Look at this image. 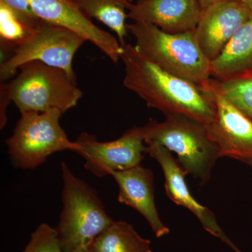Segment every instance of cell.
<instances>
[{"mask_svg": "<svg viewBox=\"0 0 252 252\" xmlns=\"http://www.w3.org/2000/svg\"><path fill=\"white\" fill-rule=\"evenodd\" d=\"M121 59L125 68L124 85L149 107L165 116L181 114L208 125L215 117V103L208 87L203 89L173 75L147 59L135 45L125 43Z\"/></svg>", "mask_w": 252, "mask_h": 252, "instance_id": "6da1fadb", "label": "cell"}, {"mask_svg": "<svg viewBox=\"0 0 252 252\" xmlns=\"http://www.w3.org/2000/svg\"><path fill=\"white\" fill-rule=\"evenodd\" d=\"M127 28L136 48L158 67L202 89L210 85L211 64L198 45L195 31L172 34L140 23Z\"/></svg>", "mask_w": 252, "mask_h": 252, "instance_id": "7a4b0ae2", "label": "cell"}, {"mask_svg": "<svg viewBox=\"0 0 252 252\" xmlns=\"http://www.w3.org/2000/svg\"><path fill=\"white\" fill-rule=\"evenodd\" d=\"M162 122L151 120L142 126L146 144L155 142L177 154V160L186 175H190L201 183L211 177L220 157L218 145L205 124L181 114L165 116Z\"/></svg>", "mask_w": 252, "mask_h": 252, "instance_id": "3957f363", "label": "cell"}, {"mask_svg": "<svg viewBox=\"0 0 252 252\" xmlns=\"http://www.w3.org/2000/svg\"><path fill=\"white\" fill-rule=\"evenodd\" d=\"M63 208L56 229L64 252L88 249L114 220L92 187L63 162Z\"/></svg>", "mask_w": 252, "mask_h": 252, "instance_id": "277c9868", "label": "cell"}, {"mask_svg": "<svg viewBox=\"0 0 252 252\" xmlns=\"http://www.w3.org/2000/svg\"><path fill=\"white\" fill-rule=\"evenodd\" d=\"M18 70L17 77L6 85L10 99L20 112L56 109L63 114L77 106L82 97L77 78L61 68L32 61Z\"/></svg>", "mask_w": 252, "mask_h": 252, "instance_id": "5b68a950", "label": "cell"}, {"mask_svg": "<svg viewBox=\"0 0 252 252\" xmlns=\"http://www.w3.org/2000/svg\"><path fill=\"white\" fill-rule=\"evenodd\" d=\"M14 132L6 141L10 161L15 168L33 170L50 156L69 150L77 152L60 124L62 113L56 109L46 112H22Z\"/></svg>", "mask_w": 252, "mask_h": 252, "instance_id": "8992f818", "label": "cell"}, {"mask_svg": "<svg viewBox=\"0 0 252 252\" xmlns=\"http://www.w3.org/2000/svg\"><path fill=\"white\" fill-rule=\"evenodd\" d=\"M86 41L74 32L40 19L31 37L1 63L0 77L1 80H6L13 77L23 64L40 61L48 65L61 68L71 77L76 78L73 70V59Z\"/></svg>", "mask_w": 252, "mask_h": 252, "instance_id": "52a82bcc", "label": "cell"}, {"mask_svg": "<svg viewBox=\"0 0 252 252\" xmlns=\"http://www.w3.org/2000/svg\"><path fill=\"white\" fill-rule=\"evenodd\" d=\"M75 142L76 153L85 160L84 167L97 177L138 166L147 151L142 127L131 128L110 142H99L89 133L81 134Z\"/></svg>", "mask_w": 252, "mask_h": 252, "instance_id": "ba28073f", "label": "cell"}, {"mask_svg": "<svg viewBox=\"0 0 252 252\" xmlns=\"http://www.w3.org/2000/svg\"><path fill=\"white\" fill-rule=\"evenodd\" d=\"M215 117L206 126L218 145L220 157H228L252 168V122L235 107L210 81Z\"/></svg>", "mask_w": 252, "mask_h": 252, "instance_id": "9c48e42d", "label": "cell"}, {"mask_svg": "<svg viewBox=\"0 0 252 252\" xmlns=\"http://www.w3.org/2000/svg\"><path fill=\"white\" fill-rule=\"evenodd\" d=\"M252 14L242 0H224L202 9L194 31L199 46L210 63L219 57Z\"/></svg>", "mask_w": 252, "mask_h": 252, "instance_id": "30bf717a", "label": "cell"}, {"mask_svg": "<svg viewBox=\"0 0 252 252\" xmlns=\"http://www.w3.org/2000/svg\"><path fill=\"white\" fill-rule=\"evenodd\" d=\"M30 1L39 19L74 32L97 46L112 62L117 63L121 59L122 48L119 39L97 27L69 0Z\"/></svg>", "mask_w": 252, "mask_h": 252, "instance_id": "8fae6325", "label": "cell"}, {"mask_svg": "<svg viewBox=\"0 0 252 252\" xmlns=\"http://www.w3.org/2000/svg\"><path fill=\"white\" fill-rule=\"evenodd\" d=\"M146 144L147 145V153L155 159L161 167L165 177V190L167 197L177 205L190 210L209 233L220 239L233 251L242 252L220 228L215 214L207 207L199 203L191 195L186 183V174L177 159L172 157L171 152L155 142Z\"/></svg>", "mask_w": 252, "mask_h": 252, "instance_id": "7c38bea8", "label": "cell"}, {"mask_svg": "<svg viewBox=\"0 0 252 252\" xmlns=\"http://www.w3.org/2000/svg\"><path fill=\"white\" fill-rule=\"evenodd\" d=\"M201 11L197 0H138L129 8L127 18L177 34L195 31Z\"/></svg>", "mask_w": 252, "mask_h": 252, "instance_id": "4fadbf2b", "label": "cell"}, {"mask_svg": "<svg viewBox=\"0 0 252 252\" xmlns=\"http://www.w3.org/2000/svg\"><path fill=\"white\" fill-rule=\"evenodd\" d=\"M112 177L119 187V203L132 207L148 222L157 238L170 233L162 223L155 202L153 172L141 165L124 171L116 172Z\"/></svg>", "mask_w": 252, "mask_h": 252, "instance_id": "5bb4252c", "label": "cell"}, {"mask_svg": "<svg viewBox=\"0 0 252 252\" xmlns=\"http://www.w3.org/2000/svg\"><path fill=\"white\" fill-rule=\"evenodd\" d=\"M210 64L212 77L217 80L228 79L252 69V14Z\"/></svg>", "mask_w": 252, "mask_h": 252, "instance_id": "9a60e30c", "label": "cell"}, {"mask_svg": "<svg viewBox=\"0 0 252 252\" xmlns=\"http://www.w3.org/2000/svg\"><path fill=\"white\" fill-rule=\"evenodd\" d=\"M89 18H94L117 34L121 44L128 34L126 20L133 0H69Z\"/></svg>", "mask_w": 252, "mask_h": 252, "instance_id": "2e32d148", "label": "cell"}, {"mask_svg": "<svg viewBox=\"0 0 252 252\" xmlns=\"http://www.w3.org/2000/svg\"><path fill=\"white\" fill-rule=\"evenodd\" d=\"M89 252H152L151 241L141 237L132 225L114 221L94 239Z\"/></svg>", "mask_w": 252, "mask_h": 252, "instance_id": "e0dca14e", "label": "cell"}, {"mask_svg": "<svg viewBox=\"0 0 252 252\" xmlns=\"http://www.w3.org/2000/svg\"><path fill=\"white\" fill-rule=\"evenodd\" d=\"M40 19L30 20L17 14L0 0V40L1 51L22 45L34 34Z\"/></svg>", "mask_w": 252, "mask_h": 252, "instance_id": "ac0fdd59", "label": "cell"}, {"mask_svg": "<svg viewBox=\"0 0 252 252\" xmlns=\"http://www.w3.org/2000/svg\"><path fill=\"white\" fill-rule=\"evenodd\" d=\"M212 82L219 91L252 122V68L234 77Z\"/></svg>", "mask_w": 252, "mask_h": 252, "instance_id": "d6986e66", "label": "cell"}, {"mask_svg": "<svg viewBox=\"0 0 252 252\" xmlns=\"http://www.w3.org/2000/svg\"><path fill=\"white\" fill-rule=\"evenodd\" d=\"M23 252H64L56 228L41 223L32 233Z\"/></svg>", "mask_w": 252, "mask_h": 252, "instance_id": "ffe728a7", "label": "cell"}, {"mask_svg": "<svg viewBox=\"0 0 252 252\" xmlns=\"http://www.w3.org/2000/svg\"><path fill=\"white\" fill-rule=\"evenodd\" d=\"M17 14L30 20L39 19L34 14L30 0H1Z\"/></svg>", "mask_w": 252, "mask_h": 252, "instance_id": "44dd1931", "label": "cell"}, {"mask_svg": "<svg viewBox=\"0 0 252 252\" xmlns=\"http://www.w3.org/2000/svg\"><path fill=\"white\" fill-rule=\"evenodd\" d=\"M1 103H0V127L2 129L6 124L7 117H6V107L11 102L6 89V84H1Z\"/></svg>", "mask_w": 252, "mask_h": 252, "instance_id": "7402d4cb", "label": "cell"}, {"mask_svg": "<svg viewBox=\"0 0 252 252\" xmlns=\"http://www.w3.org/2000/svg\"><path fill=\"white\" fill-rule=\"evenodd\" d=\"M199 4L201 6L202 9L206 7L209 5L214 4V3L219 2V1H224V0H197Z\"/></svg>", "mask_w": 252, "mask_h": 252, "instance_id": "603a6c76", "label": "cell"}, {"mask_svg": "<svg viewBox=\"0 0 252 252\" xmlns=\"http://www.w3.org/2000/svg\"><path fill=\"white\" fill-rule=\"evenodd\" d=\"M242 1L252 11V0H242Z\"/></svg>", "mask_w": 252, "mask_h": 252, "instance_id": "cb8c5ba5", "label": "cell"}, {"mask_svg": "<svg viewBox=\"0 0 252 252\" xmlns=\"http://www.w3.org/2000/svg\"><path fill=\"white\" fill-rule=\"evenodd\" d=\"M77 252H89V251L88 249H82V250H79Z\"/></svg>", "mask_w": 252, "mask_h": 252, "instance_id": "d4e9b609", "label": "cell"}]
</instances>
